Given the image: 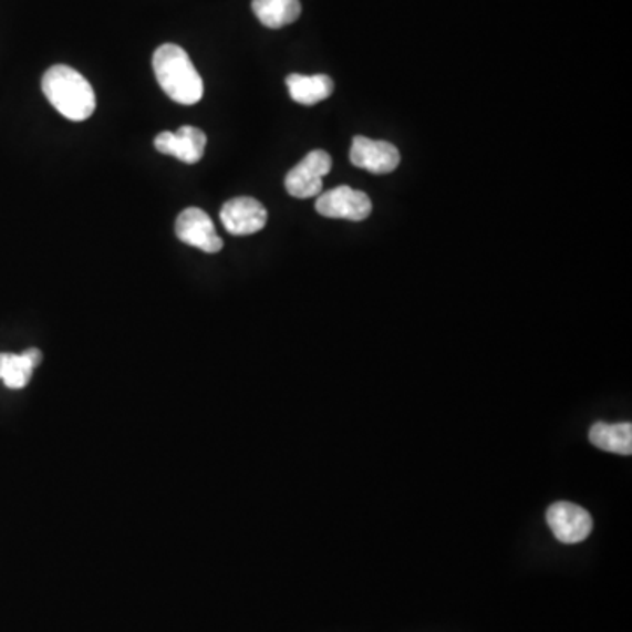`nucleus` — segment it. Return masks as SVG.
<instances>
[{
	"label": "nucleus",
	"mask_w": 632,
	"mask_h": 632,
	"mask_svg": "<svg viewBox=\"0 0 632 632\" xmlns=\"http://www.w3.org/2000/svg\"><path fill=\"white\" fill-rule=\"evenodd\" d=\"M589 439L599 450L610 452V454L631 455L632 454V425L604 424L598 422L590 429Z\"/></svg>",
	"instance_id": "nucleus-12"
},
{
	"label": "nucleus",
	"mask_w": 632,
	"mask_h": 632,
	"mask_svg": "<svg viewBox=\"0 0 632 632\" xmlns=\"http://www.w3.org/2000/svg\"><path fill=\"white\" fill-rule=\"evenodd\" d=\"M43 94L60 115L71 122H85L94 115L95 92L83 74L69 65H53L43 76Z\"/></svg>",
	"instance_id": "nucleus-2"
},
{
	"label": "nucleus",
	"mask_w": 632,
	"mask_h": 632,
	"mask_svg": "<svg viewBox=\"0 0 632 632\" xmlns=\"http://www.w3.org/2000/svg\"><path fill=\"white\" fill-rule=\"evenodd\" d=\"M206 134L200 128L183 125L178 132H162L155 137V148L164 155H170L185 164H197L204 157Z\"/></svg>",
	"instance_id": "nucleus-9"
},
{
	"label": "nucleus",
	"mask_w": 632,
	"mask_h": 632,
	"mask_svg": "<svg viewBox=\"0 0 632 632\" xmlns=\"http://www.w3.org/2000/svg\"><path fill=\"white\" fill-rule=\"evenodd\" d=\"M287 89H289L290 97L298 104L314 106V104L331 97L332 92H334V83L325 74H314V76L290 74L287 77Z\"/></svg>",
	"instance_id": "nucleus-11"
},
{
	"label": "nucleus",
	"mask_w": 632,
	"mask_h": 632,
	"mask_svg": "<svg viewBox=\"0 0 632 632\" xmlns=\"http://www.w3.org/2000/svg\"><path fill=\"white\" fill-rule=\"evenodd\" d=\"M332 158L323 149L308 153L284 178V188L296 199H310L322 194L323 178L331 173Z\"/></svg>",
	"instance_id": "nucleus-3"
},
{
	"label": "nucleus",
	"mask_w": 632,
	"mask_h": 632,
	"mask_svg": "<svg viewBox=\"0 0 632 632\" xmlns=\"http://www.w3.org/2000/svg\"><path fill=\"white\" fill-rule=\"evenodd\" d=\"M350 160L359 169L370 170L373 175H388L400 166L401 153L392 143L374 141L370 137H353Z\"/></svg>",
	"instance_id": "nucleus-7"
},
{
	"label": "nucleus",
	"mask_w": 632,
	"mask_h": 632,
	"mask_svg": "<svg viewBox=\"0 0 632 632\" xmlns=\"http://www.w3.org/2000/svg\"><path fill=\"white\" fill-rule=\"evenodd\" d=\"M41 361L43 355L38 349L25 350L22 355L0 353V380L9 388H23Z\"/></svg>",
	"instance_id": "nucleus-10"
},
{
	"label": "nucleus",
	"mask_w": 632,
	"mask_h": 632,
	"mask_svg": "<svg viewBox=\"0 0 632 632\" xmlns=\"http://www.w3.org/2000/svg\"><path fill=\"white\" fill-rule=\"evenodd\" d=\"M317 211L325 218L362 221L370 217L373 204L364 191L350 187H338L325 191L317 199Z\"/></svg>",
	"instance_id": "nucleus-6"
},
{
	"label": "nucleus",
	"mask_w": 632,
	"mask_h": 632,
	"mask_svg": "<svg viewBox=\"0 0 632 632\" xmlns=\"http://www.w3.org/2000/svg\"><path fill=\"white\" fill-rule=\"evenodd\" d=\"M251 9L259 22L268 29H281L301 17L299 0H253Z\"/></svg>",
	"instance_id": "nucleus-13"
},
{
	"label": "nucleus",
	"mask_w": 632,
	"mask_h": 632,
	"mask_svg": "<svg viewBox=\"0 0 632 632\" xmlns=\"http://www.w3.org/2000/svg\"><path fill=\"white\" fill-rule=\"evenodd\" d=\"M220 220L232 236H251L268 224V209L253 197H236L224 204Z\"/></svg>",
	"instance_id": "nucleus-8"
},
{
	"label": "nucleus",
	"mask_w": 632,
	"mask_h": 632,
	"mask_svg": "<svg viewBox=\"0 0 632 632\" xmlns=\"http://www.w3.org/2000/svg\"><path fill=\"white\" fill-rule=\"evenodd\" d=\"M153 73L167 97L191 106L203 99L204 83L187 51L178 44L167 43L153 55Z\"/></svg>",
	"instance_id": "nucleus-1"
},
{
	"label": "nucleus",
	"mask_w": 632,
	"mask_h": 632,
	"mask_svg": "<svg viewBox=\"0 0 632 632\" xmlns=\"http://www.w3.org/2000/svg\"><path fill=\"white\" fill-rule=\"evenodd\" d=\"M176 236L188 247L199 248L204 253H218L224 241L218 236L208 213L199 208H187L176 220Z\"/></svg>",
	"instance_id": "nucleus-5"
},
{
	"label": "nucleus",
	"mask_w": 632,
	"mask_h": 632,
	"mask_svg": "<svg viewBox=\"0 0 632 632\" xmlns=\"http://www.w3.org/2000/svg\"><path fill=\"white\" fill-rule=\"evenodd\" d=\"M547 522L560 543H582L589 538L594 520L589 511L573 503H553L547 511Z\"/></svg>",
	"instance_id": "nucleus-4"
}]
</instances>
